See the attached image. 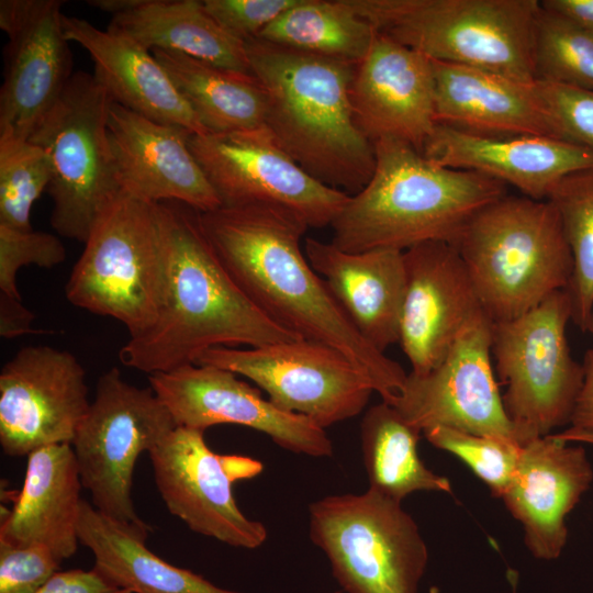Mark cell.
<instances>
[{"mask_svg": "<svg viewBox=\"0 0 593 593\" xmlns=\"http://www.w3.org/2000/svg\"><path fill=\"white\" fill-rule=\"evenodd\" d=\"M211 248L242 291L267 316L303 339L345 355L391 402L407 373L355 328L301 249L307 226L291 213L262 204L198 212Z\"/></svg>", "mask_w": 593, "mask_h": 593, "instance_id": "6da1fadb", "label": "cell"}, {"mask_svg": "<svg viewBox=\"0 0 593 593\" xmlns=\"http://www.w3.org/2000/svg\"><path fill=\"white\" fill-rule=\"evenodd\" d=\"M157 206L166 264L164 301L155 324L121 348L123 365L152 374L195 363L213 347L301 339L236 284L205 239L198 211L175 201Z\"/></svg>", "mask_w": 593, "mask_h": 593, "instance_id": "7a4b0ae2", "label": "cell"}, {"mask_svg": "<svg viewBox=\"0 0 593 593\" xmlns=\"http://www.w3.org/2000/svg\"><path fill=\"white\" fill-rule=\"evenodd\" d=\"M245 49L266 93V126L276 143L322 183L348 195L362 190L376 154L353 111L356 64L258 38L245 42Z\"/></svg>", "mask_w": 593, "mask_h": 593, "instance_id": "3957f363", "label": "cell"}, {"mask_svg": "<svg viewBox=\"0 0 593 593\" xmlns=\"http://www.w3.org/2000/svg\"><path fill=\"white\" fill-rule=\"evenodd\" d=\"M376 166L362 190L333 221L332 244L347 253L406 250L427 242L455 245L469 221L507 194V186L471 170L436 164L411 145L373 143Z\"/></svg>", "mask_w": 593, "mask_h": 593, "instance_id": "277c9868", "label": "cell"}, {"mask_svg": "<svg viewBox=\"0 0 593 593\" xmlns=\"http://www.w3.org/2000/svg\"><path fill=\"white\" fill-rule=\"evenodd\" d=\"M483 311L514 320L567 290L572 253L548 200L506 194L482 208L455 243Z\"/></svg>", "mask_w": 593, "mask_h": 593, "instance_id": "5b68a950", "label": "cell"}, {"mask_svg": "<svg viewBox=\"0 0 593 593\" xmlns=\"http://www.w3.org/2000/svg\"><path fill=\"white\" fill-rule=\"evenodd\" d=\"M376 32L432 60L534 82L537 0H349Z\"/></svg>", "mask_w": 593, "mask_h": 593, "instance_id": "8992f818", "label": "cell"}, {"mask_svg": "<svg viewBox=\"0 0 593 593\" xmlns=\"http://www.w3.org/2000/svg\"><path fill=\"white\" fill-rule=\"evenodd\" d=\"M165 286L157 203L121 192L94 223L65 286L66 299L119 321L131 338L155 324Z\"/></svg>", "mask_w": 593, "mask_h": 593, "instance_id": "52a82bcc", "label": "cell"}, {"mask_svg": "<svg viewBox=\"0 0 593 593\" xmlns=\"http://www.w3.org/2000/svg\"><path fill=\"white\" fill-rule=\"evenodd\" d=\"M112 101L93 74L76 71L29 137L48 160L52 227L83 244L122 192L107 131Z\"/></svg>", "mask_w": 593, "mask_h": 593, "instance_id": "ba28073f", "label": "cell"}, {"mask_svg": "<svg viewBox=\"0 0 593 593\" xmlns=\"http://www.w3.org/2000/svg\"><path fill=\"white\" fill-rule=\"evenodd\" d=\"M310 537L347 593H419L427 546L401 502L371 489L310 505Z\"/></svg>", "mask_w": 593, "mask_h": 593, "instance_id": "9c48e42d", "label": "cell"}, {"mask_svg": "<svg viewBox=\"0 0 593 593\" xmlns=\"http://www.w3.org/2000/svg\"><path fill=\"white\" fill-rule=\"evenodd\" d=\"M572 322L566 290L525 314L493 323L492 357L505 412L525 444L570 424L584 368L571 355L567 325Z\"/></svg>", "mask_w": 593, "mask_h": 593, "instance_id": "30bf717a", "label": "cell"}, {"mask_svg": "<svg viewBox=\"0 0 593 593\" xmlns=\"http://www.w3.org/2000/svg\"><path fill=\"white\" fill-rule=\"evenodd\" d=\"M176 427L150 387H135L112 368L99 377L96 396L70 444L91 504L145 539L152 527L133 504L134 468L142 452Z\"/></svg>", "mask_w": 593, "mask_h": 593, "instance_id": "8fae6325", "label": "cell"}, {"mask_svg": "<svg viewBox=\"0 0 593 593\" xmlns=\"http://www.w3.org/2000/svg\"><path fill=\"white\" fill-rule=\"evenodd\" d=\"M189 147L221 206L262 204L287 211L307 228L331 226L349 195L309 175L267 126L230 133H192Z\"/></svg>", "mask_w": 593, "mask_h": 593, "instance_id": "7c38bea8", "label": "cell"}, {"mask_svg": "<svg viewBox=\"0 0 593 593\" xmlns=\"http://www.w3.org/2000/svg\"><path fill=\"white\" fill-rule=\"evenodd\" d=\"M195 363L248 378L277 407L322 428L358 415L374 392L369 378L345 355L303 338L243 349L213 347Z\"/></svg>", "mask_w": 593, "mask_h": 593, "instance_id": "4fadbf2b", "label": "cell"}, {"mask_svg": "<svg viewBox=\"0 0 593 593\" xmlns=\"http://www.w3.org/2000/svg\"><path fill=\"white\" fill-rule=\"evenodd\" d=\"M155 484L170 514L200 535L230 546L254 549L267 529L236 504L233 484L259 474L261 462L237 455H219L204 432L177 426L148 452Z\"/></svg>", "mask_w": 593, "mask_h": 593, "instance_id": "5bb4252c", "label": "cell"}, {"mask_svg": "<svg viewBox=\"0 0 593 593\" xmlns=\"http://www.w3.org/2000/svg\"><path fill=\"white\" fill-rule=\"evenodd\" d=\"M493 322L478 314L440 362L425 374L409 373L389 404L423 433L445 426L525 445L508 418L492 368Z\"/></svg>", "mask_w": 593, "mask_h": 593, "instance_id": "9a60e30c", "label": "cell"}, {"mask_svg": "<svg viewBox=\"0 0 593 593\" xmlns=\"http://www.w3.org/2000/svg\"><path fill=\"white\" fill-rule=\"evenodd\" d=\"M86 370L71 353L21 348L0 372V445L9 457L71 444L89 406Z\"/></svg>", "mask_w": 593, "mask_h": 593, "instance_id": "2e32d148", "label": "cell"}, {"mask_svg": "<svg viewBox=\"0 0 593 593\" xmlns=\"http://www.w3.org/2000/svg\"><path fill=\"white\" fill-rule=\"evenodd\" d=\"M59 0H1L0 137L29 139L74 75Z\"/></svg>", "mask_w": 593, "mask_h": 593, "instance_id": "e0dca14e", "label": "cell"}, {"mask_svg": "<svg viewBox=\"0 0 593 593\" xmlns=\"http://www.w3.org/2000/svg\"><path fill=\"white\" fill-rule=\"evenodd\" d=\"M148 380L177 426L204 432L213 425L236 424L265 433L292 452L333 455L324 428L305 416L277 407L232 371L192 363L152 373Z\"/></svg>", "mask_w": 593, "mask_h": 593, "instance_id": "ac0fdd59", "label": "cell"}, {"mask_svg": "<svg viewBox=\"0 0 593 593\" xmlns=\"http://www.w3.org/2000/svg\"><path fill=\"white\" fill-rule=\"evenodd\" d=\"M403 254L406 283L399 344L411 373L419 376L436 367L470 321L484 311L455 246L427 242Z\"/></svg>", "mask_w": 593, "mask_h": 593, "instance_id": "d6986e66", "label": "cell"}, {"mask_svg": "<svg viewBox=\"0 0 593 593\" xmlns=\"http://www.w3.org/2000/svg\"><path fill=\"white\" fill-rule=\"evenodd\" d=\"M107 131L122 192L153 204L179 202L198 212L221 206L189 147L188 128L153 121L112 101Z\"/></svg>", "mask_w": 593, "mask_h": 593, "instance_id": "ffe728a7", "label": "cell"}, {"mask_svg": "<svg viewBox=\"0 0 593 593\" xmlns=\"http://www.w3.org/2000/svg\"><path fill=\"white\" fill-rule=\"evenodd\" d=\"M356 123L372 143L404 142L422 153L436 121L432 60L377 33L350 87Z\"/></svg>", "mask_w": 593, "mask_h": 593, "instance_id": "44dd1931", "label": "cell"}, {"mask_svg": "<svg viewBox=\"0 0 593 593\" xmlns=\"http://www.w3.org/2000/svg\"><path fill=\"white\" fill-rule=\"evenodd\" d=\"M556 435L535 438L522 447L516 470L501 496L524 528L529 552L555 560L567 544V515L593 481V469L581 446Z\"/></svg>", "mask_w": 593, "mask_h": 593, "instance_id": "7402d4cb", "label": "cell"}, {"mask_svg": "<svg viewBox=\"0 0 593 593\" xmlns=\"http://www.w3.org/2000/svg\"><path fill=\"white\" fill-rule=\"evenodd\" d=\"M422 154L445 167L471 170L547 200L567 176L593 168V154L570 142L533 135H480L437 123Z\"/></svg>", "mask_w": 593, "mask_h": 593, "instance_id": "603a6c76", "label": "cell"}, {"mask_svg": "<svg viewBox=\"0 0 593 593\" xmlns=\"http://www.w3.org/2000/svg\"><path fill=\"white\" fill-rule=\"evenodd\" d=\"M304 254L359 334L384 353L399 343L406 275L404 254L393 248L361 253L305 238Z\"/></svg>", "mask_w": 593, "mask_h": 593, "instance_id": "cb8c5ba5", "label": "cell"}, {"mask_svg": "<svg viewBox=\"0 0 593 593\" xmlns=\"http://www.w3.org/2000/svg\"><path fill=\"white\" fill-rule=\"evenodd\" d=\"M432 65L437 123L480 135L558 138L535 81L437 60Z\"/></svg>", "mask_w": 593, "mask_h": 593, "instance_id": "d4e9b609", "label": "cell"}, {"mask_svg": "<svg viewBox=\"0 0 593 593\" xmlns=\"http://www.w3.org/2000/svg\"><path fill=\"white\" fill-rule=\"evenodd\" d=\"M63 30L90 55L93 75L111 99L153 121L206 134L169 75L150 51L132 37L63 15Z\"/></svg>", "mask_w": 593, "mask_h": 593, "instance_id": "484cf974", "label": "cell"}, {"mask_svg": "<svg viewBox=\"0 0 593 593\" xmlns=\"http://www.w3.org/2000/svg\"><path fill=\"white\" fill-rule=\"evenodd\" d=\"M80 473L70 444H56L27 456L23 488L0 526V541L49 548L63 561L76 553Z\"/></svg>", "mask_w": 593, "mask_h": 593, "instance_id": "4316f807", "label": "cell"}, {"mask_svg": "<svg viewBox=\"0 0 593 593\" xmlns=\"http://www.w3.org/2000/svg\"><path fill=\"white\" fill-rule=\"evenodd\" d=\"M79 542L91 550L93 568L114 585L132 593H236L202 575L178 568L146 547V539L81 500Z\"/></svg>", "mask_w": 593, "mask_h": 593, "instance_id": "83f0119b", "label": "cell"}, {"mask_svg": "<svg viewBox=\"0 0 593 593\" xmlns=\"http://www.w3.org/2000/svg\"><path fill=\"white\" fill-rule=\"evenodd\" d=\"M109 30L125 34L148 51L184 54L210 65L251 74L245 42L225 32L200 0H144L113 15Z\"/></svg>", "mask_w": 593, "mask_h": 593, "instance_id": "f1b7e54d", "label": "cell"}, {"mask_svg": "<svg viewBox=\"0 0 593 593\" xmlns=\"http://www.w3.org/2000/svg\"><path fill=\"white\" fill-rule=\"evenodd\" d=\"M152 53L208 133L266 125V93L253 74L220 68L177 52Z\"/></svg>", "mask_w": 593, "mask_h": 593, "instance_id": "f546056e", "label": "cell"}, {"mask_svg": "<svg viewBox=\"0 0 593 593\" xmlns=\"http://www.w3.org/2000/svg\"><path fill=\"white\" fill-rule=\"evenodd\" d=\"M361 449L369 489L398 502L417 491L451 493L447 478L421 460V430L410 425L391 404L371 406L361 421Z\"/></svg>", "mask_w": 593, "mask_h": 593, "instance_id": "4dcf8cb0", "label": "cell"}, {"mask_svg": "<svg viewBox=\"0 0 593 593\" xmlns=\"http://www.w3.org/2000/svg\"><path fill=\"white\" fill-rule=\"evenodd\" d=\"M377 32L349 0H299L256 37L282 47L358 64Z\"/></svg>", "mask_w": 593, "mask_h": 593, "instance_id": "1f68e13d", "label": "cell"}, {"mask_svg": "<svg viewBox=\"0 0 593 593\" xmlns=\"http://www.w3.org/2000/svg\"><path fill=\"white\" fill-rule=\"evenodd\" d=\"M547 200L560 216L572 253L573 271L566 290L572 322L586 332L593 309V168L564 177Z\"/></svg>", "mask_w": 593, "mask_h": 593, "instance_id": "d6a6232c", "label": "cell"}, {"mask_svg": "<svg viewBox=\"0 0 593 593\" xmlns=\"http://www.w3.org/2000/svg\"><path fill=\"white\" fill-rule=\"evenodd\" d=\"M534 72L535 81L593 90V33L540 5Z\"/></svg>", "mask_w": 593, "mask_h": 593, "instance_id": "836d02e7", "label": "cell"}, {"mask_svg": "<svg viewBox=\"0 0 593 593\" xmlns=\"http://www.w3.org/2000/svg\"><path fill=\"white\" fill-rule=\"evenodd\" d=\"M49 182L48 160L40 146L29 139L0 137V224L33 230L32 206Z\"/></svg>", "mask_w": 593, "mask_h": 593, "instance_id": "e575fe53", "label": "cell"}, {"mask_svg": "<svg viewBox=\"0 0 593 593\" xmlns=\"http://www.w3.org/2000/svg\"><path fill=\"white\" fill-rule=\"evenodd\" d=\"M436 448L460 458L491 490L501 497L516 470L522 445L486 435H474L445 426L423 430Z\"/></svg>", "mask_w": 593, "mask_h": 593, "instance_id": "d590c367", "label": "cell"}, {"mask_svg": "<svg viewBox=\"0 0 593 593\" xmlns=\"http://www.w3.org/2000/svg\"><path fill=\"white\" fill-rule=\"evenodd\" d=\"M65 259L66 249L56 235L0 224V298L22 300L16 287V275L22 267L52 269Z\"/></svg>", "mask_w": 593, "mask_h": 593, "instance_id": "8d00e7d4", "label": "cell"}, {"mask_svg": "<svg viewBox=\"0 0 593 593\" xmlns=\"http://www.w3.org/2000/svg\"><path fill=\"white\" fill-rule=\"evenodd\" d=\"M557 136L593 154V90L535 81Z\"/></svg>", "mask_w": 593, "mask_h": 593, "instance_id": "74e56055", "label": "cell"}, {"mask_svg": "<svg viewBox=\"0 0 593 593\" xmlns=\"http://www.w3.org/2000/svg\"><path fill=\"white\" fill-rule=\"evenodd\" d=\"M60 563L45 546L0 541V593H34L59 571Z\"/></svg>", "mask_w": 593, "mask_h": 593, "instance_id": "f35d334b", "label": "cell"}, {"mask_svg": "<svg viewBox=\"0 0 593 593\" xmlns=\"http://www.w3.org/2000/svg\"><path fill=\"white\" fill-rule=\"evenodd\" d=\"M206 12L228 34L247 42L299 0H202Z\"/></svg>", "mask_w": 593, "mask_h": 593, "instance_id": "ab89813d", "label": "cell"}, {"mask_svg": "<svg viewBox=\"0 0 593 593\" xmlns=\"http://www.w3.org/2000/svg\"><path fill=\"white\" fill-rule=\"evenodd\" d=\"M34 593H132L121 589L94 568L91 570L71 569L57 571Z\"/></svg>", "mask_w": 593, "mask_h": 593, "instance_id": "60d3db41", "label": "cell"}, {"mask_svg": "<svg viewBox=\"0 0 593 593\" xmlns=\"http://www.w3.org/2000/svg\"><path fill=\"white\" fill-rule=\"evenodd\" d=\"M34 314L24 306L22 300L0 298V335L12 339L21 335L38 333L33 327Z\"/></svg>", "mask_w": 593, "mask_h": 593, "instance_id": "b9f144b4", "label": "cell"}, {"mask_svg": "<svg viewBox=\"0 0 593 593\" xmlns=\"http://www.w3.org/2000/svg\"><path fill=\"white\" fill-rule=\"evenodd\" d=\"M584 380L570 424L571 428L593 432V348L583 358Z\"/></svg>", "mask_w": 593, "mask_h": 593, "instance_id": "7bdbcfd3", "label": "cell"}, {"mask_svg": "<svg viewBox=\"0 0 593 593\" xmlns=\"http://www.w3.org/2000/svg\"><path fill=\"white\" fill-rule=\"evenodd\" d=\"M540 5L593 33V0H544Z\"/></svg>", "mask_w": 593, "mask_h": 593, "instance_id": "ee69618b", "label": "cell"}, {"mask_svg": "<svg viewBox=\"0 0 593 593\" xmlns=\"http://www.w3.org/2000/svg\"><path fill=\"white\" fill-rule=\"evenodd\" d=\"M143 2L144 0H87L90 7L110 13L112 16L131 11Z\"/></svg>", "mask_w": 593, "mask_h": 593, "instance_id": "f6af8a7d", "label": "cell"}, {"mask_svg": "<svg viewBox=\"0 0 593 593\" xmlns=\"http://www.w3.org/2000/svg\"><path fill=\"white\" fill-rule=\"evenodd\" d=\"M558 435L567 441H585L593 444V432L590 430L570 428Z\"/></svg>", "mask_w": 593, "mask_h": 593, "instance_id": "bcb514c9", "label": "cell"}, {"mask_svg": "<svg viewBox=\"0 0 593 593\" xmlns=\"http://www.w3.org/2000/svg\"><path fill=\"white\" fill-rule=\"evenodd\" d=\"M586 332H589L593 336V309H592V312H591V316H590V321H589Z\"/></svg>", "mask_w": 593, "mask_h": 593, "instance_id": "7dc6e473", "label": "cell"}]
</instances>
